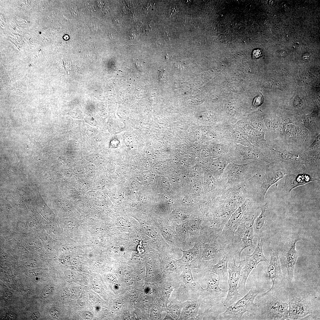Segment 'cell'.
<instances>
[{"label": "cell", "instance_id": "cell-5", "mask_svg": "<svg viewBox=\"0 0 320 320\" xmlns=\"http://www.w3.org/2000/svg\"><path fill=\"white\" fill-rule=\"evenodd\" d=\"M260 292L257 288L253 287L242 298L228 307H225V311L219 315L218 319L241 320L245 313L251 317L257 308L254 300Z\"/></svg>", "mask_w": 320, "mask_h": 320}, {"label": "cell", "instance_id": "cell-27", "mask_svg": "<svg viewBox=\"0 0 320 320\" xmlns=\"http://www.w3.org/2000/svg\"><path fill=\"white\" fill-rule=\"evenodd\" d=\"M285 129L287 134L291 136L295 135L296 133V129L294 125H287L286 126Z\"/></svg>", "mask_w": 320, "mask_h": 320}, {"label": "cell", "instance_id": "cell-23", "mask_svg": "<svg viewBox=\"0 0 320 320\" xmlns=\"http://www.w3.org/2000/svg\"><path fill=\"white\" fill-rule=\"evenodd\" d=\"M53 286L51 285L46 286L42 290L41 296L43 298H46L51 295L54 290Z\"/></svg>", "mask_w": 320, "mask_h": 320}, {"label": "cell", "instance_id": "cell-34", "mask_svg": "<svg viewBox=\"0 0 320 320\" xmlns=\"http://www.w3.org/2000/svg\"><path fill=\"white\" fill-rule=\"evenodd\" d=\"M40 313L38 311H35L30 316L31 319L32 320H37L40 317Z\"/></svg>", "mask_w": 320, "mask_h": 320}, {"label": "cell", "instance_id": "cell-1", "mask_svg": "<svg viewBox=\"0 0 320 320\" xmlns=\"http://www.w3.org/2000/svg\"><path fill=\"white\" fill-rule=\"evenodd\" d=\"M198 273L207 284L204 289L199 283L197 287L196 298L201 302L199 314L204 319H218L219 315L224 311L225 307L223 302L228 290H223L220 288V279L215 273L206 271Z\"/></svg>", "mask_w": 320, "mask_h": 320}, {"label": "cell", "instance_id": "cell-31", "mask_svg": "<svg viewBox=\"0 0 320 320\" xmlns=\"http://www.w3.org/2000/svg\"><path fill=\"white\" fill-rule=\"evenodd\" d=\"M262 55V52L261 49H256L254 50L252 52V57L253 59H256L261 56Z\"/></svg>", "mask_w": 320, "mask_h": 320}, {"label": "cell", "instance_id": "cell-22", "mask_svg": "<svg viewBox=\"0 0 320 320\" xmlns=\"http://www.w3.org/2000/svg\"><path fill=\"white\" fill-rule=\"evenodd\" d=\"M233 137L238 143L245 146L249 145L247 137L240 132L235 130L233 132Z\"/></svg>", "mask_w": 320, "mask_h": 320}, {"label": "cell", "instance_id": "cell-36", "mask_svg": "<svg viewBox=\"0 0 320 320\" xmlns=\"http://www.w3.org/2000/svg\"><path fill=\"white\" fill-rule=\"evenodd\" d=\"M164 319L165 320H173L172 317L168 313H167L166 317Z\"/></svg>", "mask_w": 320, "mask_h": 320}, {"label": "cell", "instance_id": "cell-30", "mask_svg": "<svg viewBox=\"0 0 320 320\" xmlns=\"http://www.w3.org/2000/svg\"><path fill=\"white\" fill-rule=\"evenodd\" d=\"M186 231L185 227L183 224L180 225L177 228V234L182 236H185L186 233Z\"/></svg>", "mask_w": 320, "mask_h": 320}, {"label": "cell", "instance_id": "cell-16", "mask_svg": "<svg viewBox=\"0 0 320 320\" xmlns=\"http://www.w3.org/2000/svg\"><path fill=\"white\" fill-rule=\"evenodd\" d=\"M200 305V301L198 299L183 302L179 320H188L191 318L199 320Z\"/></svg>", "mask_w": 320, "mask_h": 320}, {"label": "cell", "instance_id": "cell-15", "mask_svg": "<svg viewBox=\"0 0 320 320\" xmlns=\"http://www.w3.org/2000/svg\"><path fill=\"white\" fill-rule=\"evenodd\" d=\"M262 157L261 154L257 150L240 144L237 145L234 154L231 155L232 161H238L257 160Z\"/></svg>", "mask_w": 320, "mask_h": 320}, {"label": "cell", "instance_id": "cell-11", "mask_svg": "<svg viewBox=\"0 0 320 320\" xmlns=\"http://www.w3.org/2000/svg\"><path fill=\"white\" fill-rule=\"evenodd\" d=\"M270 260L267 267V273L273 284L270 289H279L284 280L281 264L277 251L272 247L269 249Z\"/></svg>", "mask_w": 320, "mask_h": 320}, {"label": "cell", "instance_id": "cell-12", "mask_svg": "<svg viewBox=\"0 0 320 320\" xmlns=\"http://www.w3.org/2000/svg\"><path fill=\"white\" fill-rule=\"evenodd\" d=\"M284 173L276 169L268 168L264 173L262 183L259 190L258 198L260 201L264 199L266 193L269 188L273 185L282 178Z\"/></svg>", "mask_w": 320, "mask_h": 320}, {"label": "cell", "instance_id": "cell-3", "mask_svg": "<svg viewBox=\"0 0 320 320\" xmlns=\"http://www.w3.org/2000/svg\"><path fill=\"white\" fill-rule=\"evenodd\" d=\"M277 289H270L259 296L256 311L252 319H289V305L276 294Z\"/></svg>", "mask_w": 320, "mask_h": 320}, {"label": "cell", "instance_id": "cell-33", "mask_svg": "<svg viewBox=\"0 0 320 320\" xmlns=\"http://www.w3.org/2000/svg\"><path fill=\"white\" fill-rule=\"evenodd\" d=\"M118 223L122 227L127 226L130 224V223L128 220L123 217L119 219Z\"/></svg>", "mask_w": 320, "mask_h": 320}, {"label": "cell", "instance_id": "cell-29", "mask_svg": "<svg viewBox=\"0 0 320 320\" xmlns=\"http://www.w3.org/2000/svg\"><path fill=\"white\" fill-rule=\"evenodd\" d=\"M49 313L52 317L55 319H58L59 317L60 313L58 310L56 308H51L49 311Z\"/></svg>", "mask_w": 320, "mask_h": 320}, {"label": "cell", "instance_id": "cell-20", "mask_svg": "<svg viewBox=\"0 0 320 320\" xmlns=\"http://www.w3.org/2000/svg\"><path fill=\"white\" fill-rule=\"evenodd\" d=\"M278 156L282 159L288 161L310 162L311 159L305 156L292 153L289 151H275Z\"/></svg>", "mask_w": 320, "mask_h": 320}, {"label": "cell", "instance_id": "cell-35", "mask_svg": "<svg viewBox=\"0 0 320 320\" xmlns=\"http://www.w3.org/2000/svg\"><path fill=\"white\" fill-rule=\"evenodd\" d=\"M84 316H85V318L87 319H90L92 317V315L89 313H84Z\"/></svg>", "mask_w": 320, "mask_h": 320}, {"label": "cell", "instance_id": "cell-32", "mask_svg": "<svg viewBox=\"0 0 320 320\" xmlns=\"http://www.w3.org/2000/svg\"><path fill=\"white\" fill-rule=\"evenodd\" d=\"M263 98L262 97L258 96L256 97L254 100L253 104L255 106L260 105L263 103Z\"/></svg>", "mask_w": 320, "mask_h": 320}, {"label": "cell", "instance_id": "cell-21", "mask_svg": "<svg viewBox=\"0 0 320 320\" xmlns=\"http://www.w3.org/2000/svg\"><path fill=\"white\" fill-rule=\"evenodd\" d=\"M183 306V302L174 299L168 306L167 313L173 320H179Z\"/></svg>", "mask_w": 320, "mask_h": 320}, {"label": "cell", "instance_id": "cell-28", "mask_svg": "<svg viewBox=\"0 0 320 320\" xmlns=\"http://www.w3.org/2000/svg\"><path fill=\"white\" fill-rule=\"evenodd\" d=\"M161 231L163 236L167 240H171V235L169 230L165 227H162L161 228Z\"/></svg>", "mask_w": 320, "mask_h": 320}, {"label": "cell", "instance_id": "cell-10", "mask_svg": "<svg viewBox=\"0 0 320 320\" xmlns=\"http://www.w3.org/2000/svg\"><path fill=\"white\" fill-rule=\"evenodd\" d=\"M247 197L243 204L232 214L224 226L221 232V237L229 247L231 246L235 233L252 199Z\"/></svg>", "mask_w": 320, "mask_h": 320}, {"label": "cell", "instance_id": "cell-17", "mask_svg": "<svg viewBox=\"0 0 320 320\" xmlns=\"http://www.w3.org/2000/svg\"><path fill=\"white\" fill-rule=\"evenodd\" d=\"M228 257L226 254L223 258L216 263L210 265L200 271H207L214 273L218 277L220 282H227L228 277Z\"/></svg>", "mask_w": 320, "mask_h": 320}, {"label": "cell", "instance_id": "cell-9", "mask_svg": "<svg viewBox=\"0 0 320 320\" xmlns=\"http://www.w3.org/2000/svg\"><path fill=\"white\" fill-rule=\"evenodd\" d=\"M301 239L298 236L293 235L283 244L281 248L280 262L286 268L287 280L291 283L294 282V269L298 257L296 243Z\"/></svg>", "mask_w": 320, "mask_h": 320}, {"label": "cell", "instance_id": "cell-8", "mask_svg": "<svg viewBox=\"0 0 320 320\" xmlns=\"http://www.w3.org/2000/svg\"><path fill=\"white\" fill-rule=\"evenodd\" d=\"M228 282L229 289L226 298L223 302L225 307H228L242 297L238 289V285L240 277L241 269L245 263V260H240L239 265L236 264V258L228 256Z\"/></svg>", "mask_w": 320, "mask_h": 320}, {"label": "cell", "instance_id": "cell-18", "mask_svg": "<svg viewBox=\"0 0 320 320\" xmlns=\"http://www.w3.org/2000/svg\"><path fill=\"white\" fill-rule=\"evenodd\" d=\"M264 135V132L262 131L251 128L247 135L253 144L262 147L266 145Z\"/></svg>", "mask_w": 320, "mask_h": 320}, {"label": "cell", "instance_id": "cell-25", "mask_svg": "<svg viewBox=\"0 0 320 320\" xmlns=\"http://www.w3.org/2000/svg\"><path fill=\"white\" fill-rule=\"evenodd\" d=\"M124 141L125 144L128 147L132 145L134 143V137L130 133H125L123 136Z\"/></svg>", "mask_w": 320, "mask_h": 320}, {"label": "cell", "instance_id": "cell-6", "mask_svg": "<svg viewBox=\"0 0 320 320\" xmlns=\"http://www.w3.org/2000/svg\"><path fill=\"white\" fill-rule=\"evenodd\" d=\"M253 170L252 163L239 164L231 161L222 175L221 185L224 188H227L247 180L253 177Z\"/></svg>", "mask_w": 320, "mask_h": 320}, {"label": "cell", "instance_id": "cell-24", "mask_svg": "<svg viewBox=\"0 0 320 320\" xmlns=\"http://www.w3.org/2000/svg\"><path fill=\"white\" fill-rule=\"evenodd\" d=\"M183 224L187 230L191 231H194L198 228V224L194 221H189L184 223Z\"/></svg>", "mask_w": 320, "mask_h": 320}, {"label": "cell", "instance_id": "cell-4", "mask_svg": "<svg viewBox=\"0 0 320 320\" xmlns=\"http://www.w3.org/2000/svg\"><path fill=\"white\" fill-rule=\"evenodd\" d=\"M255 205L249 204L234 235L230 252L240 260L243 251L248 247L254 248V223L258 212Z\"/></svg>", "mask_w": 320, "mask_h": 320}, {"label": "cell", "instance_id": "cell-19", "mask_svg": "<svg viewBox=\"0 0 320 320\" xmlns=\"http://www.w3.org/2000/svg\"><path fill=\"white\" fill-rule=\"evenodd\" d=\"M183 255L177 260L180 265H189L190 264L196 259L199 254L198 248L196 244L193 247L186 250H182Z\"/></svg>", "mask_w": 320, "mask_h": 320}, {"label": "cell", "instance_id": "cell-14", "mask_svg": "<svg viewBox=\"0 0 320 320\" xmlns=\"http://www.w3.org/2000/svg\"><path fill=\"white\" fill-rule=\"evenodd\" d=\"M261 212L255 219L254 223V237L262 238L268 225V217L269 212V204L268 202L259 206Z\"/></svg>", "mask_w": 320, "mask_h": 320}, {"label": "cell", "instance_id": "cell-26", "mask_svg": "<svg viewBox=\"0 0 320 320\" xmlns=\"http://www.w3.org/2000/svg\"><path fill=\"white\" fill-rule=\"evenodd\" d=\"M145 233L148 236L152 238H155L157 236V233L154 229L150 226H147L144 228Z\"/></svg>", "mask_w": 320, "mask_h": 320}, {"label": "cell", "instance_id": "cell-7", "mask_svg": "<svg viewBox=\"0 0 320 320\" xmlns=\"http://www.w3.org/2000/svg\"><path fill=\"white\" fill-rule=\"evenodd\" d=\"M263 238H258L257 245L254 252L251 255L247 254L245 255V263L241 271L238 285V292L242 297L247 293L246 289V282L251 272L260 263L268 261L263 253Z\"/></svg>", "mask_w": 320, "mask_h": 320}, {"label": "cell", "instance_id": "cell-13", "mask_svg": "<svg viewBox=\"0 0 320 320\" xmlns=\"http://www.w3.org/2000/svg\"><path fill=\"white\" fill-rule=\"evenodd\" d=\"M314 181L319 180L306 174H290L285 177L284 189L286 192L290 193L294 188Z\"/></svg>", "mask_w": 320, "mask_h": 320}, {"label": "cell", "instance_id": "cell-2", "mask_svg": "<svg viewBox=\"0 0 320 320\" xmlns=\"http://www.w3.org/2000/svg\"><path fill=\"white\" fill-rule=\"evenodd\" d=\"M289 320L316 319L320 316L316 297L304 289L294 288L288 293Z\"/></svg>", "mask_w": 320, "mask_h": 320}]
</instances>
